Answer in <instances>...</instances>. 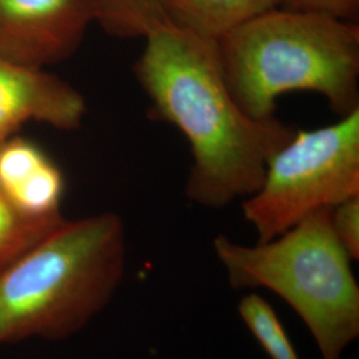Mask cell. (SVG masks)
Listing matches in <instances>:
<instances>
[{
    "label": "cell",
    "mask_w": 359,
    "mask_h": 359,
    "mask_svg": "<svg viewBox=\"0 0 359 359\" xmlns=\"http://www.w3.org/2000/svg\"><path fill=\"white\" fill-rule=\"evenodd\" d=\"M334 234L353 261L359 259V196L330 209Z\"/></svg>",
    "instance_id": "cell-12"
},
{
    "label": "cell",
    "mask_w": 359,
    "mask_h": 359,
    "mask_svg": "<svg viewBox=\"0 0 359 359\" xmlns=\"http://www.w3.org/2000/svg\"><path fill=\"white\" fill-rule=\"evenodd\" d=\"M359 196V108L335 124L295 130L270 157L262 184L243 200L257 243L270 241L310 215Z\"/></svg>",
    "instance_id": "cell-5"
},
{
    "label": "cell",
    "mask_w": 359,
    "mask_h": 359,
    "mask_svg": "<svg viewBox=\"0 0 359 359\" xmlns=\"http://www.w3.org/2000/svg\"><path fill=\"white\" fill-rule=\"evenodd\" d=\"M62 221L51 222L27 217L0 189V271L26 253Z\"/></svg>",
    "instance_id": "cell-11"
},
{
    "label": "cell",
    "mask_w": 359,
    "mask_h": 359,
    "mask_svg": "<svg viewBox=\"0 0 359 359\" xmlns=\"http://www.w3.org/2000/svg\"><path fill=\"white\" fill-rule=\"evenodd\" d=\"M236 103L257 120L274 117L290 92H316L335 114L359 108V28L354 22L277 7L217 40Z\"/></svg>",
    "instance_id": "cell-3"
},
{
    "label": "cell",
    "mask_w": 359,
    "mask_h": 359,
    "mask_svg": "<svg viewBox=\"0 0 359 359\" xmlns=\"http://www.w3.org/2000/svg\"><path fill=\"white\" fill-rule=\"evenodd\" d=\"M123 219H63L0 271V345L65 341L107 308L124 280Z\"/></svg>",
    "instance_id": "cell-2"
},
{
    "label": "cell",
    "mask_w": 359,
    "mask_h": 359,
    "mask_svg": "<svg viewBox=\"0 0 359 359\" xmlns=\"http://www.w3.org/2000/svg\"><path fill=\"white\" fill-rule=\"evenodd\" d=\"M213 250L233 289H266L294 310L321 359H342L358 339V283L353 259L334 234L330 209L256 245L219 234Z\"/></svg>",
    "instance_id": "cell-4"
},
{
    "label": "cell",
    "mask_w": 359,
    "mask_h": 359,
    "mask_svg": "<svg viewBox=\"0 0 359 359\" xmlns=\"http://www.w3.org/2000/svg\"><path fill=\"white\" fill-rule=\"evenodd\" d=\"M90 22L92 0H0V53L41 68L75 51Z\"/></svg>",
    "instance_id": "cell-6"
},
{
    "label": "cell",
    "mask_w": 359,
    "mask_h": 359,
    "mask_svg": "<svg viewBox=\"0 0 359 359\" xmlns=\"http://www.w3.org/2000/svg\"><path fill=\"white\" fill-rule=\"evenodd\" d=\"M95 22L117 38L145 39L172 23L170 0H92Z\"/></svg>",
    "instance_id": "cell-9"
},
{
    "label": "cell",
    "mask_w": 359,
    "mask_h": 359,
    "mask_svg": "<svg viewBox=\"0 0 359 359\" xmlns=\"http://www.w3.org/2000/svg\"><path fill=\"white\" fill-rule=\"evenodd\" d=\"M280 7L353 22L358 13L359 0H280Z\"/></svg>",
    "instance_id": "cell-13"
},
{
    "label": "cell",
    "mask_w": 359,
    "mask_h": 359,
    "mask_svg": "<svg viewBox=\"0 0 359 359\" xmlns=\"http://www.w3.org/2000/svg\"><path fill=\"white\" fill-rule=\"evenodd\" d=\"M86 112L84 97L67 81L0 53V142L28 121L77 128Z\"/></svg>",
    "instance_id": "cell-7"
},
{
    "label": "cell",
    "mask_w": 359,
    "mask_h": 359,
    "mask_svg": "<svg viewBox=\"0 0 359 359\" xmlns=\"http://www.w3.org/2000/svg\"><path fill=\"white\" fill-rule=\"evenodd\" d=\"M280 7V0H170L172 23L212 40L259 13Z\"/></svg>",
    "instance_id": "cell-8"
},
{
    "label": "cell",
    "mask_w": 359,
    "mask_h": 359,
    "mask_svg": "<svg viewBox=\"0 0 359 359\" xmlns=\"http://www.w3.org/2000/svg\"><path fill=\"white\" fill-rule=\"evenodd\" d=\"M144 40L133 72L151 102V116L176 127L189 142L187 198L222 209L252 196L270 157L295 129L276 117L257 120L238 107L222 74L216 40L173 23Z\"/></svg>",
    "instance_id": "cell-1"
},
{
    "label": "cell",
    "mask_w": 359,
    "mask_h": 359,
    "mask_svg": "<svg viewBox=\"0 0 359 359\" xmlns=\"http://www.w3.org/2000/svg\"><path fill=\"white\" fill-rule=\"evenodd\" d=\"M237 310L270 359H301L277 313L265 298L256 293L244 295Z\"/></svg>",
    "instance_id": "cell-10"
}]
</instances>
